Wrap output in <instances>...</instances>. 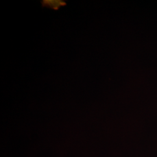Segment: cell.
Instances as JSON below:
<instances>
[{
	"label": "cell",
	"instance_id": "obj_1",
	"mask_svg": "<svg viewBox=\"0 0 157 157\" xmlns=\"http://www.w3.org/2000/svg\"><path fill=\"white\" fill-rule=\"evenodd\" d=\"M44 5L45 4V6H50L51 8H54L55 7H58L59 8V6H62L63 5V3H62V2H60V1H48V2H46L45 1H44Z\"/></svg>",
	"mask_w": 157,
	"mask_h": 157
}]
</instances>
